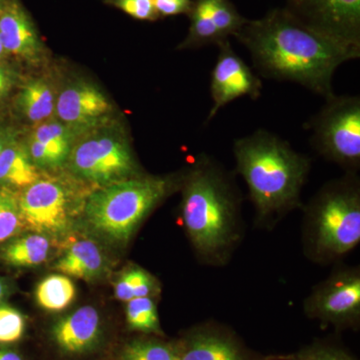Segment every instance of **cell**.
I'll use <instances>...</instances> for the list:
<instances>
[{"label": "cell", "instance_id": "6da1fadb", "mask_svg": "<svg viewBox=\"0 0 360 360\" xmlns=\"http://www.w3.org/2000/svg\"><path fill=\"white\" fill-rule=\"evenodd\" d=\"M233 37L250 51L262 77L302 85L328 99L333 79L347 61L360 58V47L338 41L298 20L284 7L246 20Z\"/></svg>", "mask_w": 360, "mask_h": 360}, {"label": "cell", "instance_id": "7a4b0ae2", "mask_svg": "<svg viewBox=\"0 0 360 360\" xmlns=\"http://www.w3.org/2000/svg\"><path fill=\"white\" fill-rule=\"evenodd\" d=\"M180 189V217L196 257L208 266L229 264L245 233L234 174L201 153L184 174Z\"/></svg>", "mask_w": 360, "mask_h": 360}, {"label": "cell", "instance_id": "3957f363", "mask_svg": "<svg viewBox=\"0 0 360 360\" xmlns=\"http://www.w3.org/2000/svg\"><path fill=\"white\" fill-rule=\"evenodd\" d=\"M233 155L234 172L246 182L255 207V226L271 231L302 207V188L311 169L309 156L265 129L236 139Z\"/></svg>", "mask_w": 360, "mask_h": 360}, {"label": "cell", "instance_id": "277c9868", "mask_svg": "<svg viewBox=\"0 0 360 360\" xmlns=\"http://www.w3.org/2000/svg\"><path fill=\"white\" fill-rule=\"evenodd\" d=\"M302 245L315 264H340L360 243L359 174L326 182L302 205Z\"/></svg>", "mask_w": 360, "mask_h": 360}, {"label": "cell", "instance_id": "5b68a950", "mask_svg": "<svg viewBox=\"0 0 360 360\" xmlns=\"http://www.w3.org/2000/svg\"><path fill=\"white\" fill-rule=\"evenodd\" d=\"M182 177L141 174L103 186L85 203L86 224L103 238L127 245L146 217L181 186Z\"/></svg>", "mask_w": 360, "mask_h": 360}, {"label": "cell", "instance_id": "8992f818", "mask_svg": "<svg viewBox=\"0 0 360 360\" xmlns=\"http://www.w3.org/2000/svg\"><path fill=\"white\" fill-rule=\"evenodd\" d=\"M305 125L310 144L324 160L335 163L345 174L360 169V97H329Z\"/></svg>", "mask_w": 360, "mask_h": 360}, {"label": "cell", "instance_id": "52a82bcc", "mask_svg": "<svg viewBox=\"0 0 360 360\" xmlns=\"http://www.w3.org/2000/svg\"><path fill=\"white\" fill-rule=\"evenodd\" d=\"M303 312L323 328L357 330L360 326V267L338 265L312 288L303 302Z\"/></svg>", "mask_w": 360, "mask_h": 360}, {"label": "cell", "instance_id": "ba28073f", "mask_svg": "<svg viewBox=\"0 0 360 360\" xmlns=\"http://www.w3.org/2000/svg\"><path fill=\"white\" fill-rule=\"evenodd\" d=\"M70 167L78 176L103 186L141 175L127 141L110 135L80 142L71 151Z\"/></svg>", "mask_w": 360, "mask_h": 360}, {"label": "cell", "instance_id": "9c48e42d", "mask_svg": "<svg viewBox=\"0 0 360 360\" xmlns=\"http://www.w3.org/2000/svg\"><path fill=\"white\" fill-rule=\"evenodd\" d=\"M18 203L23 227L35 233L58 236L72 224L70 195L56 180L39 179L25 187Z\"/></svg>", "mask_w": 360, "mask_h": 360}, {"label": "cell", "instance_id": "30bf717a", "mask_svg": "<svg viewBox=\"0 0 360 360\" xmlns=\"http://www.w3.org/2000/svg\"><path fill=\"white\" fill-rule=\"evenodd\" d=\"M284 8L317 32L360 47V0H286Z\"/></svg>", "mask_w": 360, "mask_h": 360}, {"label": "cell", "instance_id": "8fae6325", "mask_svg": "<svg viewBox=\"0 0 360 360\" xmlns=\"http://www.w3.org/2000/svg\"><path fill=\"white\" fill-rule=\"evenodd\" d=\"M179 360H265L236 331L214 321L196 324L176 340Z\"/></svg>", "mask_w": 360, "mask_h": 360}, {"label": "cell", "instance_id": "7c38bea8", "mask_svg": "<svg viewBox=\"0 0 360 360\" xmlns=\"http://www.w3.org/2000/svg\"><path fill=\"white\" fill-rule=\"evenodd\" d=\"M219 53L210 77V96L212 106L206 122H210L217 112L227 104L240 97L259 98L262 96V79L246 65L232 49L231 40L219 45Z\"/></svg>", "mask_w": 360, "mask_h": 360}, {"label": "cell", "instance_id": "4fadbf2b", "mask_svg": "<svg viewBox=\"0 0 360 360\" xmlns=\"http://www.w3.org/2000/svg\"><path fill=\"white\" fill-rule=\"evenodd\" d=\"M51 338L63 354H89L98 347L103 338L99 312L89 305L80 307L53 324Z\"/></svg>", "mask_w": 360, "mask_h": 360}, {"label": "cell", "instance_id": "5bb4252c", "mask_svg": "<svg viewBox=\"0 0 360 360\" xmlns=\"http://www.w3.org/2000/svg\"><path fill=\"white\" fill-rule=\"evenodd\" d=\"M56 110L63 122L75 127L91 124L110 112L103 92L86 84L72 85L61 92Z\"/></svg>", "mask_w": 360, "mask_h": 360}, {"label": "cell", "instance_id": "9a60e30c", "mask_svg": "<svg viewBox=\"0 0 360 360\" xmlns=\"http://www.w3.org/2000/svg\"><path fill=\"white\" fill-rule=\"evenodd\" d=\"M0 42L6 51L34 59L40 52V41L32 21L16 1H8L0 15Z\"/></svg>", "mask_w": 360, "mask_h": 360}, {"label": "cell", "instance_id": "2e32d148", "mask_svg": "<svg viewBox=\"0 0 360 360\" xmlns=\"http://www.w3.org/2000/svg\"><path fill=\"white\" fill-rule=\"evenodd\" d=\"M108 267V260L101 246L86 238L73 241L54 265L61 274L87 281L101 278Z\"/></svg>", "mask_w": 360, "mask_h": 360}, {"label": "cell", "instance_id": "e0dca14e", "mask_svg": "<svg viewBox=\"0 0 360 360\" xmlns=\"http://www.w3.org/2000/svg\"><path fill=\"white\" fill-rule=\"evenodd\" d=\"M51 252V238L35 232L15 236L0 246V258L14 267L39 266L46 262Z\"/></svg>", "mask_w": 360, "mask_h": 360}, {"label": "cell", "instance_id": "ac0fdd59", "mask_svg": "<svg viewBox=\"0 0 360 360\" xmlns=\"http://www.w3.org/2000/svg\"><path fill=\"white\" fill-rule=\"evenodd\" d=\"M39 179V172L22 146L6 144L0 153V184L27 187Z\"/></svg>", "mask_w": 360, "mask_h": 360}, {"label": "cell", "instance_id": "d6986e66", "mask_svg": "<svg viewBox=\"0 0 360 360\" xmlns=\"http://www.w3.org/2000/svg\"><path fill=\"white\" fill-rule=\"evenodd\" d=\"M77 288L70 276L51 274L42 279L35 290V300L42 309L59 312L75 302Z\"/></svg>", "mask_w": 360, "mask_h": 360}, {"label": "cell", "instance_id": "ffe728a7", "mask_svg": "<svg viewBox=\"0 0 360 360\" xmlns=\"http://www.w3.org/2000/svg\"><path fill=\"white\" fill-rule=\"evenodd\" d=\"M160 292L158 279L148 270L139 266H131L123 271L115 285V297L125 303L134 298L156 297Z\"/></svg>", "mask_w": 360, "mask_h": 360}, {"label": "cell", "instance_id": "44dd1931", "mask_svg": "<svg viewBox=\"0 0 360 360\" xmlns=\"http://www.w3.org/2000/svg\"><path fill=\"white\" fill-rule=\"evenodd\" d=\"M127 324L131 331L143 335L162 336L155 297L134 298L125 307Z\"/></svg>", "mask_w": 360, "mask_h": 360}, {"label": "cell", "instance_id": "7402d4cb", "mask_svg": "<svg viewBox=\"0 0 360 360\" xmlns=\"http://www.w3.org/2000/svg\"><path fill=\"white\" fill-rule=\"evenodd\" d=\"M120 360H179L176 340L165 341L155 335L135 338L122 347Z\"/></svg>", "mask_w": 360, "mask_h": 360}, {"label": "cell", "instance_id": "603a6c76", "mask_svg": "<svg viewBox=\"0 0 360 360\" xmlns=\"http://www.w3.org/2000/svg\"><path fill=\"white\" fill-rule=\"evenodd\" d=\"M20 105L28 120L41 122L53 112L54 97L51 87L42 80L25 85L20 94Z\"/></svg>", "mask_w": 360, "mask_h": 360}, {"label": "cell", "instance_id": "cb8c5ba5", "mask_svg": "<svg viewBox=\"0 0 360 360\" xmlns=\"http://www.w3.org/2000/svg\"><path fill=\"white\" fill-rule=\"evenodd\" d=\"M265 360H357L356 357L340 345L328 340H314L288 354L269 355Z\"/></svg>", "mask_w": 360, "mask_h": 360}, {"label": "cell", "instance_id": "d4e9b609", "mask_svg": "<svg viewBox=\"0 0 360 360\" xmlns=\"http://www.w3.org/2000/svg\"><path fill=\"white\" fill-rule=\"evenodd\" d=\"M23 229L18 198L7 187L0 189V246Z\"/></svg>", "mask_w": 360, "mask_h": 360}, {"label": "cell", "instance_id": "484cf974", "mask_svg": "<svg viewBox=\"0 0 360 360\" xmlns=\"http://www.w3.org/2000/svg\"><path fill=\"white\" fill-rule=\"evenodd\" d=\"M33 139L44 144L56 158L65 161L70 153V131L58 122H45L35 130Z\"/></svg>", "mask_w": 360, "mask_h": 360}, {"label": "cell", "instance_id": "4316f807", "mask_svg": "<svg viewBox=\"0 0 360 360\" xmlns=\"http://www.w3.org/2000/svg\"><path fill=\"white\" fill-rule=\"evenodd\" d=\"M210 4L214 25L224 40L234 37L248 20L238 13L231 0H210Z\"/></svg>", "mask_w": 360, "mask_h": 360}, {"label": "cell", "instance_id": "83f0119b", "mask_svg": "<svg viewBox=\"0 0 360 360\" xmlns=\"http://www.w3.org/2000/svg\"><path fill=\"white\" fill-rule=\"evenodd\" d=\"M26 319L20 310L0 304V345H13L25 335Z\"/></svg>", "mask_w": 360, "mask_h": 360}, {"label": "cell", "instance_id": "f1b7e54d", "mask_svg": "<svg viewBox=\"0 0 360 360\" xmlns=\"http://www.w3.org/2000/svg\"><path fill=\"white\" fill-rule=\"evenodd\" d=\"M110 2L135 20L155 21L160 18L155 0H110Z\"/></svg>", "mask_w": 360, "mask_h": 360}, {"label": "cell", "instance_id": "f546056e", "mask_svg": "<svg viewBox=\"0 0 360 360\" xmlns=\"http://www.w3.org/2000/svg\"><path fill=\"white\" fill-rule=\"evenodd\" d=\"M28 155L32 158L35 167H56L63 163V161L56 158L49 149L45 148L44 144L35 141L33 137L32 141H30Z\"/></svg>", "mask_w": 360, "mask_h": 360}, {"label": "cell", "instance_id": "4dcf8cb0", "mask_svg": "<svg viewBox=\"0 0 360 360\" xmlns=\"http://www.w3.org/2000/svg\"><path fill=\"white\" fill-rule=\"evenodd\" d=\"M193 0H155L156 13L160 18L167 16L188 15Z\"/></svg>", "mask_w": 360, "mask_h": 360}, {"label": "cell", "instance_id": "1f68e13d", "mask_svg": "<svg viewBox=\"0 0 360 360\" xmlns=\"http://www.w3.org/2000/svg\"><path fill=\"white\" fill-rule=\"evenodd\" d=\"M0 360H23L18 352L9 348L0 347Z\"/></svg>", "mask_w": 360, "mask_h": 360}, {"label": "cell", "instance_id": "d6a6232c", "mask_svg": "<svg viewBox=\"0 0 360 360\" xmlns=\"http://www.w3.org/2000/svg\"><path fill=\"white\" fill-rule=\"evenodd\" d=\"M11 87V77L0 68V96H4Z\"/></svg>", "mask_w": 360, "mask_h": 360}, {"label": "cell", "instance_id": "836d02e7", "mask_svg": "<svg viewBox=\"0 0 360 360\" xmlns=\"http://www.w3.org/2000/svg\"><path fill=\"white\" fill-rule=\"evenodd\" d=\"M9 290H11V288H9L6 279L0 277V304H2L4 300H6L7 296L9 295Z\"/></svg>", "mask_w": 360, "mask_h": 360}, {"label": "cell", "instance_id": "e575fe53", "mask_svg": "<svg viewBox=\"0 0 360 360\" xmlns=\"http://www.w3.org/2000/svg\"><path fill=\"white\" fill-rule=\"evenodd\" d=\"M7 2L8 1H6V0H0V15H1L2 13H4Z\"/></svg>", "mask_w": 360, "mask_h": 360}, {"label": "cell", "instance_id": "d590c367", "mask_svg": "<svg viewBox=\"0 0 360 360\" xmlns=\"http://www.w3.org/2000/svg\"><path fill=\"white\" fill-rule=\"evenodd\" d=\"M4 146H6V143H4V139H2V137L0 136V153H1L2 149H4Z\"/></svg>", "mask_w": 360, "mask_h": 360}, {"label": "cell", "instance_id": "8d00e7d4", "mask_svg": "<svg viewBox=\"0 0 360 360\" xmlns=\"http://www.w3.org/2000/svg\"><path fill=\"white\" fill-rule=\"evenodd\" d=\"M6 51V49H4V46H2L1 42H0V58H1L2 54H4V52Z\"/></svg>", "mask_w": 360, "mask_h": 360}]
</instances>
